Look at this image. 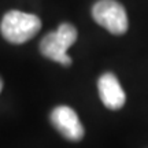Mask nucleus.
Wrapping results in <instances>:
<instances>
[{"instance_id": "nucleus-1", "label": "nucleus", "mask_w": 148, "mask_h": 148, "mask_svg": "<svg viewBox=\"0 0 148 148\" xmlns=\"http://www.w3.org/2000/svg\"><path fill=\"white\" fill-rule=\"evenodd\" d=\"M41 29V21L34 14L22 11H8L0 23L1 34L7 41L12 44H23L30 40Z\"/></svg>"}, {"instance_id": "nucleus-2", "label": "nucleus", "mask_w": 148, "mask_h": 148, "mask_svg": "<svg viewBox=\"0 0 148 148\" xmlns=\"http://www.w3.org/2000/svg\"><path fill=\"white\" fill-rule=\"evenodd\" d=\"M77 40V29L70 23H62L55 32L48 33L40 42V51L45 58L55 60L63 66L71 64L67 49Z\"/></svg>"}, {"instance_id": "nucleus-3", "label": "nucleus", "mask_w": 148, "mask_h": 148, "mask_svg": "<svg viewBox=\"0 0 148 148\" xmlns=\"http://www.w3.org/2000/svg\"><path fill=\"white\" fill-rule=\"evenodd\" d=\"M92 16L96 23L112 34H123L127 30L126 11L115 0H99L92 7Z\"/></svg>"}, {"instance_id": "nucleus-4", "label": "nucleus", "mask_w": 148, "mask_h": 148, "mask_svg": "<svg viewBox=\"0 0 148 148\" xmlns=\"http://www.w3.org/2000/svg\"><path fill=\"white\" fill-rule=\"evenodd\" d=\"M51 122L63 137L70 141H79L84 137V126L77 112L69 106H58L51 112Z\"/></svg>"}, {"instance_id": "nucleus-5", "label": "nucleus", "mask_w": 148, "mask_h": 148, "mask_svg": "<svg viewBox=\"0 0 148 148\" xmlns=\"http://www.w3.org/2000/svg\"><path fill=\"white\" fill-rule=\"evenodd\" d=\"M99 95L103 104L111 110H119L125 101L126 95L122 89L119 81L112 73H104L97 81Z\"/></svg>"}, {"instance_id": "nucleus-6", "label": "nucleus", "mask_w": 148, "mask_h": 148, "mask_svg": "<svg viewBox=\"0 0 148 148\" xmlns=\"http://www.w3.org/2000/svg\"><path fill=\"white\" fill-rule=\"evenodd\" d=\"M1 89H3V81L0 79V92H1Z\"/></svg>"}]
</instances>
